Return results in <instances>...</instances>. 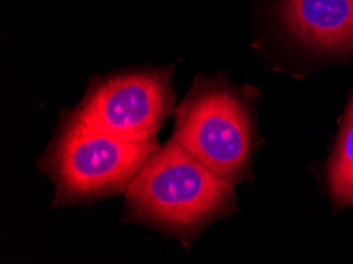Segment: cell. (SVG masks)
<instances>
[{"label": "cell", "mask_w": 353, "mask_h": 264, "mask_svg": "<svg viewBox=\"0 0 353 264\" xmlns=\"http://www.w3.org/2000/svg\"><path fill=\"white\" fill-rule=\"evenodd\" d=\"M330 190L336 201L353 204V99L347 108L338 148L330 161Z\"/></svg>", "instance_id": "obj_6"}, {"label": "cell", "mask_w": 353, "mask_h": 264, "mask_svg": "<svg viewBox=\"0 0 353 264\" xmlns=\"http://www.w3.org/2000/svg\"><path fill=\"white\" fill-rule=\"evenodd\" d=\"M281 16L288 32L309 48L353 50V0H282Z\"/></svg>", "instance_id": "obj_5"}, {"label": "cell", "mask_w": 353, "mask_h": 264, "mask_svg": "<svg viewBox=\"0 0 353 264\" xmlns=\"http://www.w3.org/2000/svg\"><path fill=\"white\" fill-rule=\"evenodd\" d=\"M173 139L228 182L248 172L252 132L238 95L212 81H198L176 110Z\"/></svg>", "instance_id": "obj_3"}, {"label": "cell", "mask_w": 353, "mask_h": 264, "mask_svg": "<svg viewBox=\"0 0 353 264\" xmlns=\"http://www.w3.org/2000/svg\"><path fill=\"white\" fill-rule=\"evenodd\" d=\"M173 105L167 72L116 74L90 85L77 114L94 130L141 141L156 136Z\"/></svg>", "instance_id": "obj_4"}, {"label": "cell", "mask_w": 353, "mask_h": 264, "mask_svg": "<svg viewBox=\"0 0 353 264\" xmlns=\"http://www.w3.org/2000/svg\"><path fill=\"white\" fill-rule=\"evenodd\" d=\"M157 149L156 136L125 141L94 130L73 112L63 121L43 165L56 185V201L79 203L127 190Z\"/></svg>", "instance_id": "obj_2"}, {"label": "cell", "mask_w": 353, "mask_h": 264, "mask_svg": "<svg viewBox=\"0 0 353 264\" xmlns=\"http://www.w3.org/2000/svg\"><path fill=\"white\" fill-rule=\"evenodd\" d=\"M234 206L232 182L223 179L174 139L157 149L127 187L132 219L187 242Z\"/></svg>", "instance_id": "obj_1"}]
</instances>
